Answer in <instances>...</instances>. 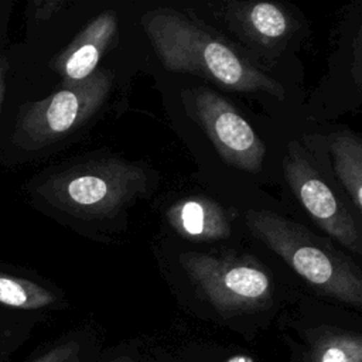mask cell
<instances>
[{
    "instance_id": "6da1fadb",
    "label": "cell",
    "mask_w": 362,
    "mask_h": 362,
    "mask_svg": "<svg viewBox=\"0 0 362 362\" xmlns=\"http://www.w3.org/2000/svg\"><path fill=\"white\" fill-rule=\"evenodd\" d=\"M141 25L168 71L194 74L230 90L284 98V88L277 81L175 10L146 13Z\"/></svg>"
},
{
    "instance_id": "7a4b0ae2",
    "label": "cell",
    "mask_w": 362,
    "mask_h": 362,
    "mask_svg": "<svg viewBox=\"0 0 362 362\" xmlns=\"http://www.w3.org/2000/svg\"><path fill=\"white\" fill-rule=\"evenodd\" d=\"M180 263L195 297L222 322L246 341L255 339L276 307V288L270 273L250 256H214L185 252Z\"/></svg>"
},
{
    "instance_id": "3957f363",
    "label": "cell",
    "mask_w": 362,
    "mask_h": 362,
    "mask_svg": "<svg viewBox=\"0 0 362 362\" xmlns=\"http://www.w3.org/2000/svg\"><path fill=\"white\" fill-rule=\"evenodd\" d=\"M246 225L320 296L362 310V274L358 264L327 239L276 212L249 209Z\"/></svg>"
},
{
    "instance_id": "277c9868",
    "label": "cell",
    "mask_w": 362,
    "mask_h": 362,
    "mask_svg": "<svg viewBox=\"0 0 362 362\" xmlns=\"http://www.w3.org/2000/svg\"><path fill=\"white\" fill-rule=\"evenodd\" d=\"M146 170L119 158L88 160L48 175L37 195L54 209L81 219H105L143 195Z\"/></svg>"
},
{
    "instance_id": "5b68a950",
    "label": "cell",
    "mask_w": 362,
    "mask_h": 362,
    "mask_svg": "<svg viewBox=\"0 0 362 362\" xmlns=\"http://www.w3.org/2000/svg\"><path fill=\"white\" fill-rule=\"evenodd\" d=\"M112 85L113 72L99 69L89 78L31 103L18 119L14 141L34 150L69 136L99 112Z\"/></svg>"
},
{
    "instance_id": "8992f818",
    "label": "cell",
    "mask_w": 362,
    "mask_h": 362,
    "mask_svg": "<svg viewBox=\"0 0 362 362\" xmlns=\"http://www.w3.org/2000/svg\"><path fill=\"white\" fill-rule=\"evenodd\" d=\"M188 105L189 115L225 163L252 174L262 170L266 146L226 99L209 88L199 86L189 92Z\"/></svg>"
},
{
    "instance_id": "52a82bcc",
    "label": "cell",
    "mask_w": 362,
    "mask_h": 362,
    "mask_svg": "<svg viewBox=\"0 0 362 362\" xmlns=\"http://www.w3.org/2000/svg\"><path fill=\"white\" fill-rule=\"evenodd\" d=\"M284 175L293 194L313 221L342 246L361 255V230L356 221L320 177L297 141L288 144L284 157Z\"/></svg>"
},
{
    "instance_id": "ba28073f",
    "label": "cell",
    "mask_w": 362,
    "mask_h": 362,
    "mask_svg": "<svg viewBox=\"0 0 362 362\" xmlns=\"http://www.w3.org/2000/svg\"><path fill=\"white\" fill-rule=\"evenodd\" d=\"M288 362H362V327L352 320L305 315L280 328Z\"/></svg>"
},
{
    "instance_id": "9c48e42d",
    "label": "cell",
    "mask_w": 362,
    "mask_h": 362,
    "mask_svg": "<svg viewBox=\"0 0 362 362\" xmlns=\"http://www.w3.org/2000/svg\"><path fill=\"white\" fill-rule=\"evenodd\" d=\"M117 35V16L106 10L92 18L74 41L55 58L54 69L64 86L75 85L96 72L102 55Z\"/></svg>"
},
{
    "instance_id": "30bf717a",
    "label": "cell",
    "mask_w": 362,
    "mask_h": 362,
    "mask_svg": "<svg viewBox=\"0 0 362 362\" xmlns=\"http://www.w3.org/2000/svg\"><path fill=\"white\" fill-rule=\"evenodd\" d=\"M165 218L170 226L184 239L212 242L230 235V221L226 211L206 197H188L173 204Z\"/></svg>"
},
{
    "instance_id": "8fae6325",
    "label": "cell",
    "mask_w": 362,
    "mask_h": 362,
    "mask_svg": "<svg viewBox=\"0 0 362 362\" xmlns=\"http://www.w3.org/2000/svg\"><path fill=\"white\" fill-rule=\"evenodd\" d=\"M228 20L250 41L272 48L281 45L293 31L290 14L274 3H229Z\"/></svg>"
},
{
    "instance_id": "7c38bea8",
    "label": "cell",
    "mask_w": 362,
    "mask_h": 362,
    "mask_svg": "<svg viewBox=\"0 0 362 362\" xmlns=\"http://www.w3.org/2000/svg\"><path fill=\"white\" fill-rule=\"evenodd\" d=\"M144 362H255L238 348L204 339L158 342L144 339Z\"/></svg>"
},
{
    "instance_id": "4fadbf2b",
    "label": "cell",
    "mask_w": 362,
    "mask_h": 362,
    "mask_svg": "<svg viewBox=\"0 0 362 362\" xmlns=\"http://www.w3.org/2000/svg\"><path fill=\"white\" fill-rule=\"evenodd\" d=\"M62 296L21 274L0 266V304L21 313H42L62 307Z\"/></svg>"
},
{
    "instance_id": "5bb4252c",
    "label": "cell",
    "mask_w": 362,
    "mask_h": 362,
    "mask_svg": "<svg viewBox=\"0 0 362 362\" xmlns=\"http://www.w3.org/2000/svg\"><path fill=\"white\" fill-rule=\"evenodd\" d=\"M105 348L92 327H78L42 344L25 362H95Z\"/></svg>"
},
{
    "instance_id": "9a60e30c",
    "label": "cell",
    "mask_w": 362,
    "mask_h": 362,
    "mask_svg": "<svg viewBox=\"0 0 362 362\" xmlns=\"http://www.w3.org/2000/svg\"><path fill=\"white\" fill-rule=\"evenodd\" d=\"M334 170L346 189L352 204L362 209V143L358 136L349 132L332 134L329 141Z\"/></svg>"
},
{
    "instance_id": "2e32d148",
    "label": "cell",
    "mask_w": 362,
    "mask_h": 362,
    "mask_svg": "<svg viewBox=\"0 0 362 362\" xmlns=\"http://www.w3.org/2000/svg\"><path fill=\"white\" fill-rule=\"evenodd\" d=\"M37 318H0V362H10L13 355L30 338Z\"/></svg>"
},
{
    "instance_id": "e0dca14e",
    "label": "cell",
    "mask_w": 362,
    "mask_h": 362,
    "mask_svg": "<svg viewBox=\"0 0 362 362\" xmlns=\"http://www.w3.org/2000/svg\"><path fill=\"white\" fill-rule=\"evenodd\" d=\"M95 362H144V338L133 337L105 346Z\"/></svg>"
},
{
    "instance_id": "ac0fdd59",
    "label": "cell",
    "mask_w": 362,
    "mask_h": 362,
    "mask_svg": "<svg viewBox=\"0 0 362 362\" xmlns=\"http://www.w3.org/2000/svg\"><path fill=\"white\" fill-rule=\"evenodd\" d=\"M66 3L65 1H59V0H47V1H34L33 3V14L35 17V20H41L45 21L48 20L51 16H54L55 13H58L62 7H65Z\"/></svg>"
},
{
    "instance_id": "d6986e66",
    "label": "cell",
    "mask_w": 362,
    "mask_h": 362,
    "mask_svg": "<svg viewBox=\"0 0 362 362\" xmlns=\"http://www.w3.org/2000/svg\"><path fill=\"white\" fill-rule=\"evenodd\" d=\"M7 72H8V59L6 57H0V107L6 95Z\"/></svg>"
},
{
    "instance_id": "ffe728a7",
    "label": "cell",
    "mask_w": 362,
    "mask_h": 362,
    "mask_svg": "<svg viewBox=\"0 0 362 362\" xmlns=\"http://www.w3.org/2000/svg\"><path fill=\"white\" fill-rule=\"evenodd\" d=\"M355 48H356V52H355V61H356V75H355V81H356V83L359 85V82H361V72H359V69H361V66H359V58H361V35H358L356 37V40H355Z\"/></svg>"
}]
</instances>
